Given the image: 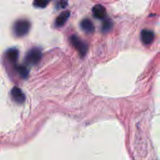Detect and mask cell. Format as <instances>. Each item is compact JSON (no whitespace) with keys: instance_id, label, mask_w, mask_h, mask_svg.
<instances>
[{"instance_id":"1","label":"cell","mask_w":160,"mask_h":160,"mask_svg":"<svg viewBox=\"0 0 160 160\" xmlns=\"http://www.w3.org/2000/svg\"><path fill=\"white\" fill-rule=\"evenodd\" d=\"M31 24L27 19L17 20L13 27V33L17 37H23L26 35L30 30Z\"/></svg>"},{"instance_id":"2","label":"cell","mask_w":160,"mask_h":160,"mask_svg":"<svg viewBox=\"0 0 160 160\" xmlns=\"http://www.w3.org/2000/svg\"><path fill=\"white\" fill-rule=\"evenodd\" d=\"M41 58L42 53L41 50L38 48H33L27 53L25 60L31 65H37L40 62Z\"/></svg>"},{"instance_id":"3","label":"cell","mask_w":160,"mask_h":160,"mask_svg":"<svg viewBox=\"0 0 160 160\" xmlns=\"http://www.w3.org/2000/svg\"><path fill=\"white\" fill-rule=\"evenodd\" d=\"M70 41L73 47L78 51L81 56H84L88 51V45L81 40L79 37L73 35L70 38Z\"/></svg>"},{"instance_id":"4","label":"cell","mask_w":160,"mask_h":160,"mask_svg":"<svg viewBox=\"0 0 160 160\" xmlns=\"http://www.w3.org/2000/svg\"><path fill=\"white\" fill-rule=\"evenodd\" d=\"M11 96L13 100L18 103L22 104L25 101V95L23 91L17 86H15L11 91Z\"/></svg>"},{"instance_id":"5","label":"cell","mask_w":160,"mask_h":160,"mask_svg":"<svg viewBox=\"0 0 160 160\" xmlns=\"http://www.w3.org/2000/svg\"><path fill=\"white\" fill-rule=\"evenodd\" d=\"M154 39V34L151 30L143 29L141 33V40L144 45H151Z\"/></svg>"},{"instance_id":"6","label":"cell","mask_w":160,"mask_h":160,"mask_svg":"<svg viewBox=\"0 0 160 160\" xmlns=\"http://www.w3.org/2000/svg\"><path fill=\"white\" fill-rule=\"evenodd\" d=\"M94 16L99 19H103L106 16V8L102 5H97L93 8Z\"/></svg>"},{"instance_id":"7","label":"cell","mask_w":160,"mask_h":160,"mask_svg":"<svg viewBox=\"0 0 160 160\" xmlns=\"http://www.w3.org/2000/svg\"><path fill=\"white\" fill-rule=\"evenodd\" d=\"M70 16V12L69 11H65L61 13L56 19L55 25L56 27H61L66 23Z\"/></svg>"},{"instance_id":"8","label":"cell","mask_w":160,"mask_h":160,"mask_svg":"<svg viewBox=\"0 0 160 160\" xmlns=\"http://www.w3.org/2000/svg\"><path fill=\"white\" fill-rule=\"evenodd\" d=\"M81 29L87 33H93L94 31V26L89 19H84L80 23Z\"/></svg>"},{"instance_id":"9","label":"cell","mask_w":160,"mask_h":160,"mask_svg":"<svg viewBox=\"0 0 160 160\" xmlns=\"http://www.w3.org/2000/svg\"><path fill=\"white\" fill-rule=\"evenodd\" d=\"M19 56V51L17 49L11 48L8 50L6 52V56L8 59L12 63H15Z\"/></svg>"},{"instance_id":"10","label":"cell","mask_w":160,"mask_h":160,"mask_svg":"<svg viewBox=\"0 0 160 160\" xmlns=\"http://www.w3.org/2000/svg\"><path fill=\"white\" fill-rule=\"evenodd\" d=\"M112 27H113L112 21L109 19H106L103 21L102 24V29L103 32H108L111 29Z\"/></svg>"},{"instance_id":"11","label":"cell","mask_w":160,"mask_h":160,"mask_svg":"<svg viewBox=\"0 0 160 160\" xmlns=\"http://www.w3.org/2000/svg\"><path fill=\"white\" fill-rule=\"evenodd\" d=\"M16 71L19 73V75L23 77V78H26L29 74V71L28 69L25 67L23 66H19L16 67Z\"/></svg>"},{"instance_id":"12","label":"cell","mask_w":160,"mask_h":160,"mask_svg":"<svg viewBox=\"0 0 160 160\" xmlns=\"http://www.w3.org/2000/svg\"><path fill=\"white\" fill-rule=\"evenodd\" d=\"M50 0H34V5L38 8H45L49 2Z\"/></svg>"},{"instance_id":"13","label":"cell","mask_w":160,"mask_h":160,"mask_svg":"<svg viewBox=\"0 0 160 160\" xmlns=\"http://www.w3.org/2000/svg\"><path fill=\"white\" fill-rule=\"evenodd\" d=\"M68 5V0H60V6L62 8H65Z\"/></svg>"}]
</instances>
